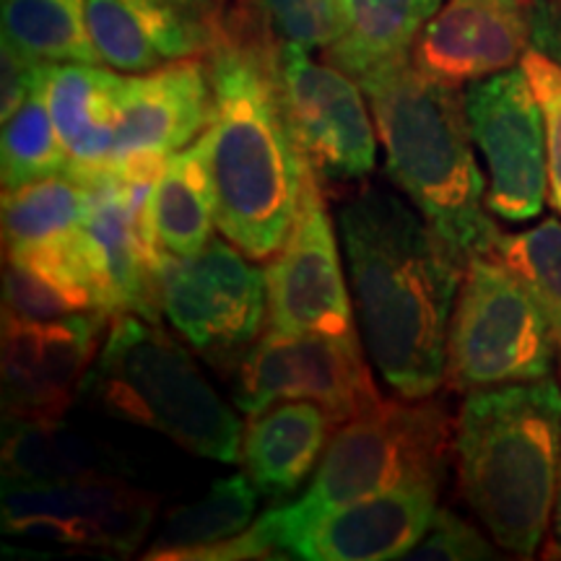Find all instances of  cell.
Wrapping results in <instances>:
<instances>
[{"instance_id": "cell-1", "label": "cell", "mask_w": 561, "mask_h": 561, "mask_svg": "<svg viewBox=\"0 0 561 561\" xmlns=\"http://www.w3.org/2000/svg\"><path fill=\"white\" fill-rule=\"evenodd\" d=\"M359 335L385 385L430 398L445 382L447 335L466 261L416 208L367 185L339 210Z\"/></svg>"}, {"instance_id": "cell-23", "label": "cell", "mask_w": 561, "mask_h": 561, "mask_svg": "<svg viewBox=\"0 0 561 561\" xmlns=\"http://www.w3.org/2000/svg\"><path fill=\"white\" fill-rule=\"evenodd\" d=\"M445 0H346L348 30L325 50L328 62L356 81L371 70L411 58L421 26Z\"/></svg>"}, {"instance_id": "cell-33", "label": "cell", "mask_w": 561, "mask_h": 561, "mask_svg": "<svg viewBox=\"0 0 561 561\" xmlns=\"http://www.w3.org/2000/svg\"><path fill=\"white\" fill-rule=\"evenodd\" d=\"M525 16L533 50L561 66V0H525Z\"/></svg>"}, {"instance_id": "cell-35", "label": "cell", "mask_w": 561, "mask_h": 561, "mask_svg": "<svg viewBox=\"0 0 561 561\" xmlns=\"http://www.w3.org/2000/svg\"><path fill=\"white\" fill-rule=\"evenodd\" d=\"M174 3H180L182 9L195 13V16L210 21V16H214L216 3H219V0H174Z\"/></svg>"}, {"instance_id": "cell-17", "label": "cell", "mask_w": 561, "mask_h": 561, "mask_svg": "<svg viewBox=\"0 0 561 561\" xmlns=\"http://www.w3.org/2000/svg\"><path fill=\"white\" fill-rule=\"evenodd\" d=\"M442 483H403L314 520L291 546V559L385 561L403 559L430 530Z\"/></svg>"}, {"instance_id": "cell-9", "label": "cell", "mask_w": 561, "mask_h": 561, "mask_svg": "<svg viewBox=\"0 0 561 561\" xmlns=\"http://www.w3.org/2000/svg\"><path fill=\"white\" fill-rule=\"evenodd\" d=\"M271 68L289 136L320 182L367 178L380 138L362 83L297 45H273Z\"/></svg>"}, {"instance_id": "cell-10", "label": "cell", "mask_w": 561, "mask_h": 561, "mask_svg": "<svg viewBox=\"0 0 561 561\" xmlns=\"http://www.w3.org/2000/svg\"><path fill=\"white\" fill-rule=\"evenodd\" d=\"M473 144L489 170L486 208L502 221H528L549 201L546 123L523 66L462 91Z\"/></svg>"}, {"instance_id": "cell-31", "label": "cell", "mask_w": 561, "mask_h": 561, "mask_svg": "<svg viewBox=\"0 0 561 561\" xmlns=\"http://www.w3.org/2000/svg\"><path fill=\"white\" fill-rule=\"evenodd\" d=\"M494 546L450 510H437L424 538L403 559H491Z\"/></svg>"}, {"instance_id": "cell-34", "label": "cell", "mask_w": 561, "mask_h": 561, "mask_svg": "<svg viewBox=\"0 0 561 561\" xmlns=\"http://www.w3.org/2000/svg\"><path fill=\"white\" fill-rule=\"evenodd\" d=\"M546 557L561 559V462L557 476V496H553V512H551V538L546 546Z\"/></svg>"}, {"instance_id": "cell-14", "label": "cell", "mask_w": 561, "mask_h": 561, "mask_svg": "<svg viewBox=\"0 0 561 561\" xmlns=\"http://www.w3.org/2000/svg\"><path fill=\"white\" fill-rule=\"evenodd\" d=\"M110 314L76 312L58 320H21L3 312L5 419H62L81 396L100 354Z\"/></svg>"}, {"instance_id": "cell-3", "label": "cell", "mask_w": 561, "mask_h": 561, "mask_svg": "<svg viewBox=\"0 0 561 561\" xmlns=\"http://www.w3.org/2000/svg\"><path fill=\"white\" fill-rule=\"evenodd\" d=\"M385 151V172L462 261L491 255L502 231L486 208L460 87L430 79L411 58L359 79Z\"/></svg>"}, {"instance_id": "cell-15", "label": "cell", "mask_w": 561, "mask_h": 561, "mask_svg": "<svg viewBox=\"0 0 561 561\" xmlns=\"http://www.w3.org/2000/svg\"><path fill=\"white\" fill-rule=\"evenodd\" d=\"M210 112L214 89L201 60L182 58L146 73L121 76L115 167L167 161L208 128Z\"/></svg>"}, {"instance_id": "cell-29", "label": "cell", "mask_w": 561, "mask_h": 561, "mask_svg": "<svg viewBox=\"0 0 561 561\" xmlns=\"http://www.w3.org/2000/svg\"><path fill=\"white\" fill-rule=\"evenodd\" d=\"M271 45L331 50L348 30L346 0H255Z\"/></svg>"}, {"instance_id": "cell-20", "label": "cell", "mask_w": 561, "mask_h": 561, "mask_svg": "<svg viewBox=\"0 0 561 561\" xmlns=\"http://www.w3.org/2000/svg\"><path fill=\"white\" fill-rule=\"evenodd\" d=\"M115 70L91 62H47L45 94L68 151V174L89 180L112 172L117 138Z\"/></svg>"}, {"instance_id": "cell-11", "label": "cell", "mask_w": 561, "mask_h": 561, "mask_svg": "<svg viewBox=\"0 0 561 561\" xmlns=\"http://www.w3.org/2000/svg\"><path fill=\"white\" fill-rule=\"evenodd\" d=\"M341 237L322 201V182L301 159L299 206L284 248L265 268L268 328L362 343L341 265Z\"/></svg>"}, {"instance_id": "cell-4", "label": "cell", "mask_w": 561, "mask_h": 561, "mask_svg": "<svg viewBox=\"0 0 561 561\" xmlns=\"http://www.w3.org/2000/svg\"><path fill=\"white\" fill-rule=\"evenodd\" d=\"M455 466L468 507L494 543L533 557L549 533L561 462L553 377L468 392L455 421Z\"/></svg>"}, {"instance_id": "cell-6", "label": "cell", "mask_w": 561, "mask_h": 561, "mask_svg": "<svg viewBox=\"0 0 561 561\" xmlns=\"http://www.w3.org/2000/svg\"><path fill=\"white\" fill-rule=\"evenodd\" d=\"M81 398L91 409L164 434L201 458L240 460V416L159 320L112 314Z\"/></svg>"}, {"instance_id": "cell-27", "label": "cell", "mask_w": 561, "mask_h": 561, "mask_svg": "<svg viewBox=\"0 0 561 561\" xmlns=\"http://www.w3.org/2000/svg\"><path fill=\"white\" fill-rule=\"evenodd\" d=\"M0 153H3V159H0L3 191L68 172V151L58 125L53 121L50 104H47L45 76L30 94V100L21 104L16 115H11L3 123Z\"/></svg>"}, {"instance_id": "cell-7", "label": "cell", "mask_w": 561, "mask_h": 561, "mask_svg": "<svg viewBox=\"0 0 561 561\" xmlns=\"http://www.w3.org/2000/svg\"><path fill=\"white\" fill-rule=\"evenodd\" d=\"M551 325L528 286L496 255H476L462 273L447 335L445 382L476 392L551 377Z\"/></svg>"}, {"instance_id": "cell-26", "label": "cell", "mask_w": 561, "mask_h": 561, "mask_svg": "<svg viewBox=\"0 0 561 561\" xmlns=\"http://www.w3.org/2000/svg\"><path fill=\"white\" fill-rule=\"evenodd\" d=\"M83 216L87 187L68 172L3 191V250L76 234Z\"/></svg>"}, {"instance_id": "cell-5", "label": "cell", "mask_w": 561, "mask_h": 561, "mask_svg": "<svg viewBox=\"0 0 561 561\" xmlns=\"http://www.w3.org/2000/svg\"><path fill=\"white\" fill-rule=\"evenodd\" d=\"M455 426L445 405L430 398H382L335 426L314 479L301 500L252 520L268 559H291V546L331 510L382 494L403 483H442Z\"/></svg>"}, {"instance_id": "cell-28", "label": "cell", "mask_w": 561, "mask_h": 561, "mask_svg": "<svg viewBox=\"0 0 561 561\" xmlns=\"http://www.w3.org/2000/svg\"><path fill=\"white\" fill-rule=\"evenodd\" d=\"M496 255L528 286L549 320L561 354V221L546 219L520 234H502Z\"/></svg>"}, {"instance_id": "cell-18", "label": "cell", "mask_w": 561, "mask_h": 561, "mask_svg": "<svg viewBox=\"0 0 561 561\" xmlns=\"http://www.w3.org/2000/svg\"><path fill=\"white\" fill-rule=\"evenodd\" d=\"M87 19L102 62L121 73L193 58L216 37L210 21L174 0H87Z\"/></svg>"}, {"instance_id": "cell-32", "label": "cell", "mask_w": 561, "mask_h": 561, "mask_svg": "<svg viewBox=\"0 0 561 561\" xmlns=\"http://www.w3.org/2000/svg\"><path fill=\"white\" fill-rule=\"evenodd\" d=\"M45 60L34 58L3 37V50H0V117L3 123L16 115L21 104L30 100V94L45 76Z\"/></svg>"}, {"instance_id": "cell-12", "label": "cell", "mask_w": 561, "mask_h": 561, "mask_svg": "<svg viewBox=\"0 0 561 561\" xmlns=\"http://www.w3.org/2000/svg\"><path fill=\"white\" fill-rule=\"evenodd\" d=\"M278 401H312L339 424L382 401L362 343L268 328L234 367V405L242 413Z\"/></svg>"}, {"instance_id": "cell-22", "label": "cell", "mask_w": 561, "mask_h": 561, "mask_svg": "<svg viewBox=\"0 0 561 561\" xmlns=\"http://www.w3.org/2000/svg\"><path fill=\"white\" fill-rule=\"evenodd\" d=\"M123 462L110 447L68 430L60 419H5L3 481L60 483L121 476Z\"/></svg>"}, {"instance_id": "cell-21", "label": "cell", "mask_w": 561, "mask_h": 561, "mask_svg": "<svg viewBox=\"0 0 561 561\" xmlns=\"http://www.w3.org/2000/svg\"><path fill=\"white\" fill-rule=\"evenodd\" d=\"M216 193L210 180L208 140L201 133L185 149L174 151L153 185L146 208V237L161 252L191 257L214 240Z\"/></svg>"}, {"instance_id": "cell-2", "label": "cell", "mask_w": 561, "mask_h": 561, "mask_svg": "<svg viewBox=\"0 0 561 561\" xmlns=\"http://www.w3.org/2000/svg\"><path fill=\"white\" fill-rule=\"evenodd\" d=\"M271 42L216 39L206 133L216 227L252 261H273L299 206L301 157L280 112Z\"/></svg>"}, {"instance_id": "cell-16", "label": "cell", "mask_w": 561, "mask_h": 561, "mask_svg": "<svg viewBox=\"0 0 561 561\" xmlns=\"http://www.w3.org/2000/svg\"><path fill=\"white\" fill-rule=\"evenodd\" d=\"M525 0H445L411 45V66L462 87L520 66L528 50Z\"/></svg>"}, {"instance_id": "cell-8", "label": "cell", "mask_w": 561, "mask_h": 561, "mask_svg": "<svg viewBox=\"0 0 561 561\" xmlns=\"http://www.w3.org/2000/svg\"><path fill=\"white\" fill-rule=\"evenodd\" d=\"M250 261L229 240H210L191 257L161 252L159 310L219 369L237 367L268 325V278Z\"/></svg>"}, {"instance_id": "cell-13", "label": "cell", "mask_w": 561, "mask_h": 561, "mask_svg": "<svg viewBox=\"0 0 561 561\" xmlns=\"http://www.w3.org/2000/svg\"><path fill=\"white\" fill-rule=\"evenodd\" d=\"M157 496L121 476L60 483H5L3 530L130 557L157 517Z\"/></svg>"}, {"instance_id": "cell-25", "label": "cell", "mask_w": 561, "mask_h": 561, "mask_svg": "<svg viewBox=\"0 0 561 561\" xmlns=\"http://www.w3.org/2000/svg\"><path fill=\"white\" fill-rule=\"evenodd\" d=\"M3 37L45 62L104 66L89 34L87 0H3Z\"/></svg>"}, {"instance_id": "cell-24", "label": "cell", "mask_w": 561, "mask_h": 561, "mask_svg": "<svg viewBox=\"0 0 561 561\" xmlns=\"http://www.w3.org/2000/svg\"><path fill=\"white\" fill-rule=\"evenodd\" d=\"M261 491L248 473H234L216 481L206 496L185 507L172 510L161 523L157 541L144 559L180 561L187 551L240 536L255 520Z\"/></svg>"}, {"instance_id": "cell-19", "label": "cell", "mask_w": 561, "mask_h": 561, "mask_svg": "<svg viewBox=\"0 0 561 561\" xmlns=\"http://www.w3.org/2000/svg\"><path fill=\"white\" fill-rule=\"evenodd\" d=\"M339 421L312 401H278L252 413L242 430L240 460L263 496L280 500L305 483Z\"/></svg>"}, {"instance_id": "cell-30", "label": "cell", "mask_w": 561, "mask_h": 561, "mask_svg": "<svg viewBox=\"0 0 561 561\" xmlns=\"http://www.w3.org/2000/svg\"><path fill=\"white\" fill-rule=\"evenodd\" d=\"M520 66L536 91L546 123V153H549V201L561 216V66L549 55L528 47Z\"/></svg>"}]
</instances>
